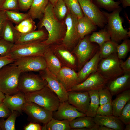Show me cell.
Listing matches in <instances>:
<instances>
[{
	"instance_id": "obj_1",
	"label": "cell",
	"mask_w": 130,
	"mask_h": 130,
	"mask_svg": "<svg viewBox=\"0 0 130 130\" xmlns=\"http://www.w3.org/2000/svg\"><path fill=\"white\" fill-rule=\"evenodd\" d=\"M53 9V6L49 2L44 15L37 25L39 29L44 27L47 31L48 38L43 42L48 45L61 43L66 30L64 21H60L57 19Z\"/></svg>"
},
{
	"instance_id": "obj_2",
	"label": "cell",
	"mask_w": 130,
	"mask_h": 130,
	"mask_svg": "<svg viewBox=\"0 0 130 130\" xmlns=\"http://www.w3.org/2000/svg\"><path fill=\"white\" fill-rule=\"evenodd\" d=\"M22 72L13 63L2 68L0 70V91L10 95L19 92V79Z\"/></svg>"
},
{
	"instance_id": "obj_3",
	"label": "cell",
	"mask_w": 130,
	"mask_h": 130,
	"mask_svg": "<svg viewBox=\"0 0 130 130\" xmlns=\"http://www.w3.org/2000/svg\"><path fill=\"white\" fill-rule=\"evenodd\" d=\"M26 102H32L53 112L57 110L60 103L57 95L47 84L42 89L25 94Z\"/></svg>"
},
{
	"instance_id": "obj_4",
	"label": "cell",
	"mask_w": 130,
	"mask_h": 130,
	"mask_svg": "<svg viewBox=\"0 0 130 130\" xmlns=\"http://www.w3.org/2000/svg\"><path fill=\"white\" fill-rule=\"evenodd\" d=\"M122 9L121 7L110 13L102 10L107 20L105 27L110 35L111 40L118 44L128 39L130 36V32L124 29L122 25L123 19L120 15Z\"/></svg>"
},
{
	"instance_id": "obj_5",
	"label": "cell",
	"mask_w": 130,
	"mask_h": 130,
	"mask_svg": "<svg viewBox=\"0 0 130 130\" xmlns=\"http://www.w3.org/2000/svg\"><path fill=\"white\" fill-rule=\"evenodd\" d=\"M120 59L117 53L100 60L97 72L108 82L123 75L124 72L120 66Z\"/></svg>"
},
{
	"instance_id": "obj_6",
	"label": "cell",
	"mask_w": 130,
	"mask_h": 130,
	"mask_svg": "<svg viewBox=\"0 0 130 130\" xmlns=\"http://www.w3.org/2000/svg\"><path fill=\"white\" fill-rule=\"evenodd\" d=\"M49 46L43 41L14 44L8 55L15 60L25 57L43 56Z\"/></svg>"
},
{
	"instance_id": "obj_7",
	"label": "cell",
	"mask_w": 130,
	"mask_h": 130,
	"mask_svg": "<svg viewBox=\"0 0 130 130\" xmlns=\"http://www.w3.org/2000/svg\"><path fill=\"white\" fill-rule=\"evenodd\" d=\"M89 37L88 35L81 39L72 51L76 58L78 72L94 56L99 49V46L90 41Z\"/></svg>"
},
{
	"instance_id": "obj_8",
	"label": "cell",
	"mask_w": 130,
	"mask_h": 130,
	"mask_svg": "<svg viewBox=\"0 0 130 130\" xmlns=\"http://www.w3.org/2000/svg\"><path fill=\"white\" fill-rule=\"evenodd\" d=\"M64 22L66 30L61 43L72 52L80 39L77 29L78 19L68 10Z\"/></svg>"
},
{
	"instance_id": "obj_9",
	"label": "cell",
	"mask_w": 130,
	"mask_h": 130,
	"mask_svg": "<svg viewBox=\"0 0 130 130\" xmlns=\"http://www.w3.org/2000/svg\"><path fill=\"white\" fill-rule=\"evenodd\" d=\"M47 84L39 75L27 72H22L20 76L18 89L24 94L39 90Z\"/></svg>"
},
{
	"instance_id": "obj_10",
	"label": "cell",
	"mask_w": 130,
	"mask_h": 130,
	"mask_svg": "<svg viewBox=\"0 0 130 130\" xmlns=\"http://www.w3.org/2000/svg\"><path fill=\"white\" fill-rule=\"evenodd\" d=\"M84 15L90 18L97 26L104 28L106 18L100 9L91 0H78Z\"/></svg>"
},
{
	"instance_id": "obj_11",
	"label": "cell",
	"mask_w": 130,
	"mask_h": 130,
	"mask_svg": "<svg viewBox=\"0 0 130 130\" xmlns=\"http://www.w3.org/2000/svg\"><path fill=\"white\" fill-rule=\"evenodd\" d=\"M22 111L31 119L37 123L47 124L53 117V112L32 102H26Z\"/></svg>"
},
{
	"instance_id": "obj_12",
	"label": "cell",
	"mask_w": 130,
	"mask_h": 130,
	"mask_svg": "<svg viewBox=\"0 0 130 130\" xmlns=\"http://www.w3.org/2000/svg\"><path fill=\"white\" fill-rule=\"evenodd\" d=\"M13 63L22 72H39L47 68L46 62L42 56L21 58L15 60Z\"/></svg>"
},
{
	"instance_id": "obj_13",
	"label": "cell",
	"mask_w": 130,
	"mask_h": 130,
	"mask_svg": "<svg viewBox=\"0 0 130 130\" xmlns=\"http://www.w3.org/2000/svg\"><path fill=\"white\" fill-rule=\"evenodd\" d=\"M107 82L97 71L91 74L84 81L75 85L67 91H99L105 87Z\"/></svg>"
},
{
	"instance_id": "obj_14",
	"label": "cell",
	"mask_w": 130,
	"mask_h": 130,
	"mask_svg": "<svg viewBox=\"0 0 130 130\" xmlns=\"http://www.w3.org/2000/svg\"><path fill=\"white\" fill-rule=\"evenodd\" d=\"M39 72L41 77L47 82L48 87L58 96L60 102L67 101L68 92L56 76L52 73L47 68Z\"/></svg>"
},
{
	"instance_id": "obj_15",
	"label": "cell",
	"mask_w": 130,
	"mask_h": 130,
	"mask_svg": "<svg viewBox=\"0 0 130 130\" xmlns=\"http://www.w3.org/2000/svg\"><path fill=\"white\" fill-rule=\"evenodd\" d=\"M50 48L59 60L62 66L77 70L78 63L75 55L61 43L49 45Z\"/></svg>"
},
{
	"instance_id": "obj_16",
	"label": "cell",
	"mask_w": 130,
	"mask_h": 130,
	"mask_svg": "<svg viewBox=\"0 0 130 130\" xmlns=\"http://www.w3.org/2000/svg\"><path fill=\"white\" fill-rule=\"evenodd\" d=\"M86 116L80 112L66 101L60 102L56 111L53 112V117L59 120H67L70 122L79 117Z\"/></svg>"
},
{
	"instance_id": "obj_17",
	"label": "cell",
	"mask_w": 130,
	"mask_h": 130,
	"mask_svg": "<svg viewBox=\"0 0 130 130\" xmlns=\"http://www.w3.org/2000/svg\"><path fill=\"white\" fill-rule=\"evenodd\" d=\"M90 100L87 91H68V102L82 113H86L88 109Z\"/></svg>"
},
{
	"instance_id": "obj_18",
	"label": "cell",
	"mask_w": 130,
	"mask_h": 130,
	"mask_svg": "<svg viewBox=\"0 0 130 130\" xmlns=\"http://www.w3.org/2000/svg\"><path fill=\"white\" fill-rule=\"evenodd\" d=\"M75 71L70 68L63 66L56 76L67 91L81 83L78 73Z\"/></svg>"
},
{
	"instance_id": "obj_19",
	"label": "cell",
	"mask_w": 130,
	"mask_h": 130,
	"mask_svg": "<svg viewBox=\"0 0 130 130\" xmlns=\"http://www.w3.org/2000/svg\"><path fill=\"white\" fill-rule=\"evenodd\" d=\"M106 87L108 88L112 96L130 88V72H125L121 75L114 79L108 81Z\"/></svg>"
},
{
	"instance_id": "obj_20",
	"label": "cell",
	"mask_w": 130,
	"mask_h": 130,
	"mask_svg": "<svg viewBox=\"0 0 130 130\" xmlns=\"http://www.w3.org/2000/svg\"><path fill=\"white\" fill-rule=\"evenodd\" d=\"M48 37L47 31L42 28L25 34L18 32L14 44L42 42Z\"/></svg>"
},
{
	"instance_id": "obj_21",
	"label": "cell",
	"mask_w": 130,
	"mask_h": 130,
	"mask_svg": "<svg viewBox=\"0 0 130 130\" xmlns=\"http://www.w3.org/2000/svg\"><path fill=\"white\" fill-rule=\"evenodd\" d=\"M96 124L98 126H104L114 130H124L125 124L118 117L113 115L102 116L96 114L93 118Z\"/></svg>"
},
{
	"instance_id": "obj_22",
	"label": "cell",
	"mask_w": 130,
	"mask_h": 130,
	"mask_svg": "<svg viewBox=\"0 0 130 130\" xmlns=\"http://www.w3.org/2000/svg\"><path fill=\"white\" fill-rule=\"evenodd\" d=\"M5 95L3 102L8 108L11 112L16 110L21 113L23 106L26 102L25 94L19 91L13 95Z\"/></svg>"
},
{
	"instance_id": "obj_23",
	"label": "cell",
	"mask_w": 130,
	"mask_h": 130,
	"mask_svg": "<svg viewBox=\"0 0 130 130\" xmlns=\"http://www.w3.org/2000/svg\"><path fill=\"white\" fill-rule=\"evenodd\" d=\"M101 58L99 56V49L77 73L81 82L84 81L91 74L97 71L98 65Z\"/></svg>"
},
{
	"instance_id": "obj_24",
	"label": "cell",
	"mask_w": 130,
	"mask_h": 130,
	"mask_svg": "<svg viewBox=\"0 0 130 130\" xmlns=\"http://www.w3.org/2000/svg\"><path fill=\"white\" fill-rule=\"evenodd\" d=\"M70 125L71 130H98L99 126L93 118L87 116L75 118L70 122Z\"/></svg>"
},
{
	"instance_id": "obj_25",
	"label": "cell",
	"mask_w": 130,
	"mask_h": 130,
	"mask_svg": "<svg viewBox=\"0 0 130 130\" xmlns=\"http://www.w3.org/2000/svg\"><path fill=\"white\" fill-rule=\"evenodd\" d=\"M43 56L46 62L47 68L52 73L56 76L62 66L59 60L49 46Z\"/></svg>"
},
{
	"instance_id": "obj_26",
	"label": "cell",
	"mask_w": 130,
	"mask_h": 130,
	"mask_svg": "<svg viewBox=\"0 0 130 130\" xmlns=\"http://www.w3.org/2000/svg\"><path fill=\"white\" fill-rule=\"evenodd\" d=\"M97 26L87 17L84 15L78 19L77 29L81 39L96 30Z\"/></svg>"
},
{
	"instance_id": "obj_27",
	"label": "cell",
	"mask_w": 130,
	"mask_h": 130,
	"mask_svg": "<svg viewBox=\"0 0 130 130\" xmlns=\"http://www.w3.org/2000/svg\"><path fill=\"white\" fill-rule=\"evenodd\" d=\"M112 102L113 115L117 117L119 116L122 109L130 100V89L125 90L118 94Z\"/></svg>"
},
{
	"instance_id": "obj_28",
	"label": "cell",
	"mask_w": 130,
	"mask_h": 130,
	"mask_svg": "<svg viewBox=\"0 0 130 130\" xmlns=\"http://www.w3.org/2000/svg\"><path fill=\"white\" fill-rule=\"evenodd\" d=\"M49 0H33L27 13L33 20H40L43 17Z\"/></svg>"
},
{
	"instance_id": "obj_29",
	"label": "cell",
	"mask_w": 130,
	"mask_h": 130,
	"mask_svg": "<svg viewBox=\"0 0 130 130\" xmlns=\"http://www.w3.org/2000/svg\"><path fill=\"white\" fill-rule=\"evenodd\" d=\"M87 92L90 100L88 109L85 114L87 116L94 118L96 115L97 111L99 105L98 91L91 90Z\"/></svg>"
},
{
	"instance_id": "obj_30",
	"label": "cell",
	"mask_w": 130,
	"mask_h": 130,
	"mask_svg": "<svg viewBox=\"0 0 130 130\" xmlns=\"http://www.w3.org/2000/svg\"><path fill=\"white\" fill-rule=\"evenodd\" d=\"M118 44L111 39L104 42L99 46V54L101 58H106L111 55L117 53Z\"/></svg>"
},
{
	"instance_id": "obj_31",
	"label": "cell",
	"mask_w": 130,
	"mask_h": 130,
	"mask_svg": "<svg viewBox=\"0 0 130 130\" xmlns=\"http://www.w3.org/2000/svg\"><path fill=\"white\" fill-rule=\"evenodd\" d=\"M17 32L18 31L12 23L8 20L4 27L2 39L8 42L14 44Z\"/></svg>"
},
{
	"instance_id": "obj_32",
	"label": "cell",
	"mask_w": 130,
	"mask_h": 130,
	"mask_svg": "<svg viewBox=\"0 0 130 130\" xmlns=\"http://www.w3.org/2000/svg\"><path fill=\"white\" fill-rule=\"evenodd\" d=\"M98 32H93L89 36V40L91 42H95L101 46L104 42L110 40V35L105 27Z\"/></svg>"
},
{
	"instance_id": "obj_33",
	"label": "cell",
	"mask_w": 130,
	"mask_h": 130,
	"mask_svg": "<svg viewBox=\"0 0 130 130\" xmlns=\"http://www.w3.org/2000/svg\"><path fill=\"white\" fill-rule=\"evenodd\" d=\"M15 27L19 32L25 34L35 30L37 26L33 20L29 17L16 25Z\"/></svg>"
},
{
	"instance_id": "obj_34",
	"label": "cell",
	"mask_w": 130,
	"mask_h": 130,
	"mask_svg": "<svg viewBox=\"0 0 130 130\" xmlns=\"http://www.w3.org/2000/svg\"><path fill=\"white\" fill-rule=\"evenodd\" d=\"M46 130H71L70 121L67 120H59L52 117L45 124Z\"/></svg>"
},
{
	"instance_id": "obj_35",
	"label": "cell",
	"mask_w": 130,
	"mask_h": 130,
	"mask_svg": "<svg viewBox=\"0 0 130 130\" xmlns=\"http://www.w3.org/2000/svg\"><path fill=\"white\" fill-rule=\"evenodd\" d=\"M19 113L16 110H14L11 112L6 119L5 120L4 118H1L0 119V128L1 130H15V121Z\"/></svg>"
},
{
	"instance_id": "obj_36",
	"label": "cell",
	"mask_w": 130,
	"mask_h": 130,
	"mask_svg": "<svg viewBox=\"0 0 130 130\" xmlns=\"http://www.w3.org/2000/svg\"><path fill=\"white\" fill-rule=\"evenodd\" d=\"M69 11L78 19L84 15L78 0H64Z\"/></svg>"
},
{
	"instance_id": "obj_37",
	"label": "cell",
	"mask_w": 130,
	"mask_h": 130,
	"mask_svg": "<svg viewBox=\"0 0 130 130\" xmlns=\"http://www.w3.org/2000/svg\"><path fill=\"white\" fill-rule=\"evenodd\" d=\"M92 1L99 8H104L109 12H112L121 7L120 3L115 0H92Z\"/></svg>"
},
{
	"instance_id": "obj_38",
	"label": "cell",
	"mask_w": 130,
	"mask_h": 130,
	"mask_svg": "<svg viewBox=\"0 0 130 130\" xmlns=\"http://www.w3.org/2000/svg\"><path fill=\"white\" fill-rule=\"evenodd\" d=\"M53 9L57 19L60 21H63L68 11L64 0H58Z\"/></svg>"
},
{
	"instance_id": "obj_39",
	"label": "cell",
	"mask_w": 130,
	"mask_h": 130,
	"mask_svg": "<svg viewBox=\"0 0 130 130\" xmlns=\"http://www.w3.org/2000/svg\"><path fill=\"white\" fill-rule=\"evenodd\" d=\"M5 11L8 20L16 25L29 17L27 13H22L13 10Z\"/></svg>"
},
{
	"instance_id": "obj_40",
	"label": "cell",
	"mask_w": 130,
	"mask_h": 130,
	"mask_svg": "<svg viewBox=\"0 0 130 130\" xmlns=\"http://www.w3.org/2000/svg\"><path fill=\"white\" fill-rule=\"evenodd\" d=\"M130 51V40L128 39L123 40L122 43L117 46V53L120 59L125 58Z\"/></svg>"
},
{
	"instance_id": "obj_41",
	"label": "cell",
	"mask_w": 130,
	"mask_h": 130,
	"mask_svg": "<svg viewBox=\"0 0 130 130\" xmlns=\"http://www.w3.org/2000/svg\"><path fill=\"white\" fill-rule=\"evenodd\" d=\"M99 105L112 102V96L106 86L98 91Z\"/></svg>"
},
{
	"instance_id": "obj_42",
	"label": "cell",
	"mask_w": 130,
	"mask_h": 130,
	"mask_svg": "<svg viewBox=\"0 0 130 130\" xmlns=\"http://www.w3.org/2000/svg\"><path fill=\"white\" fill-rule=\"evenodd\" d=\"M118 117L125 125L130 123V100L122 109Z\"/></svg>"
},
{
	"instance_id": "obj_43",
	"label": "cell",
	"mask_w": 130,
	"mask_h": 130,
	"mask_svg": "<svg viewBox=\"0 0 130 130\" xmlns=\"http://www.w3.org/2000/svg\"><path fill=\"white\" fill-rule=\"evenodd\" d=\"M96 114L102 116L113 115L112 102L100 105L97 111Z\"/></svg>"
},
{
	"instance_id": "obj_44",
	"label": "cell",
	"mask_w": 130,
	"mask_h": 130,
	"mask_svg": "<svg viewBox=\"0 0 130 130\" xmlns=\"http://www.w3.org/2000/svg\"><path fill=\"white\" fill-rule=\"evenodd\" d=\"M19 9L18 0H5L0 7V10L4 11H15Z\"/></svg>"
},
{
	"instance_id": "obj_45",
	"label": "cell",
	"mask_w": 130,
	"mask_h": 130,
	"mask_svg": "<svg viewBox=\"0 0 130 130\" xmlns=\"http://www.w3.org/2000/svg\"><path fill=\"white\" fill-rule=\"evenodd\" d=\"M13 44L2 39H0V55H8Z\"/></svg>"
},
{
	"instance_id": "obj_46",
	"label": "cell",
	"mask_w": 130,
	"mask_h": 130,
	"mask_svg": "<svg viewBox=\"0 0 130 130\" xmlns=\"http://www.w3.org/2000/svg\"><path fill=\"white\" fill-rule=\"evenodd\" d=\"M8 20L5 11L0 10V39H2L4 27Z\"/></svg>"
},
{
	"instance_id": "obj_47",
	"label": "cell",
	"mask_w": 130,
	"mask_h": 130,
	"mask_svg": "<svg viewBox=\"0 0 130 130\" xmlns=\"http://www.w3.org/2000/svg\"><path fill=\"white\" fill-rule=\"evenodd\" d=\"M15 61L9 55H0V70L5 65L13 63Z\"/></svg>"
},
{
	"instance_id": "obj_48",
	"label": "cell",
	"mask_w": 130,
	"mask_h": 130,
	"mask_svg": "<svg viewBox=\"0 0 130 130\" xmlns=\"http://www.w3.org/2000/svg\"><path fill=\"white\" fill-rule=\"evenodd\" d=\"M33 0H18L19 9L23 11H27L29 10Z\"/></svg>"
},
{
	"instance_id": "obj_49",
	"label": "cell",
	"mask_w": 130,
	"mask_h": 130,
	"mask_svg": "<svg viewBox=\"0 0 130 130\" xmlns=\"http://www.w3.org/2000/svg\"><path fill=\"white\" fill-rule=\"evenodd\" d=\"M11 112L3 102L0 104V118H7Z\"/></svg>"
},
{
	"instance_id": "obj_50",
	"label": "cell",
	"mask_w": 130,
	"mask_h": 130,
	"mask_svg": "<svg viewBox=\"0 0 130 130\" xmlns=\"http://www.w3.org/2000/svg\"><path fill=\"white\" fill-rule=\"evenodd\" d=\"M120 65L124 73L130 72V56L124 62L120 59Z\"/></svg>"
},
{
	"instance_id": "obj_51",
	"label": "cell",
	"mask_w": 130,
	"mask_h": 130,
	"mask_svg": "<svg viewBox=\"0 0 130 130\" xmlns=\"http://www.w3.org/2000/svg\"><path fill=\"white\" fill-rule=\"evenodd\" d=\"M24 129V130H41L42 126L38 123L30 122L25 126Z\"/></svg>"
},
{
	"instance_id": "obj_52",
	"label": "cell",
	"mask_w": 130,
	"mask_h": 130,
	"mask_svg": "<svg viewBox=\"0 0 130 130\" xmlns=\"http://www.w3.org/2000/svg\"><path fill=\"white\" fill-rule=\"evenodd\" d=\"M117 1L121 4L122 7L125 8L130 6V0H117Z\"/></svg>"
},
{
	"instance_id": "obj_53",
	"label": "cell",
	"mask_w": 130,
	"mask_h": 130,
	"mask_svg": "<svg viewBox=\"0 0 130 130\" xmlns=\"http://www.w3.org/2000/svg\"><path fill=\"white\" fill-rule=\"evenodd\" d=\"M98 130H114L113 129L104 126H99Z\"/></svg>"
},
{
	"instance_id": "obj_54",
	"label": "cell",
	"mask_w": 130,
	"mask_h": 130,
	"mask_svg": "<svg viewBox=\"0 0 130 130\" xmlns=\"http://www.w3.org/2000/svg\"><path fill=\"white\" fill-rule=\"evenodd\" d=\"M5 94L0 91V104L3 102V101L5 97Z\"/></svg>"
},
{
	"instance_id": "obj_55",
	"label": "cell",
	"mask_w": 130,
	"mask_h": 130,
	"mask_svg": "<svg viewBox=\"0 0 130 130\" xmlns=\"http://www.w3.org/2000/svg\"><path fill=\"white\" fill-rule=\"evenodd\" d=\"M58 0H49L50 2L52 5L54 7L56 4Z\"/></svg>"
},
{
	"instance_id": "obj_56",
	"label": "cell",
	"mask_w": 130,
	"mask_h": 130,
	"mask_svg": "<svg viewBox=\"0 0 130 130\" xmlns=\"http://www.w3.org/2000/svg\"><path fill=\"white\" fill-rule=\"evenodd\" d=\"M125 130H130V123L125 124Z\"/></svg>"
},
{
	"instance_id": "obj_57",
	"label": "cell",
	"mask_w": 130,
	"mask_h": 130,
	"mask_svg": "<svg viewBox=\"0 0 130 130\" xmlns=\"http://www.w3.org/2000/svg\"><path fill=\"white\" fill-rule=\"evenodd\" d=\"M5 0H0V7L2 5Z\"/></svg>"
},
{
	"instance_id": "obj_58",
	"label": "cell",
	"mask_w": 130,
	"mask_h": 130,
	"mask_svg": "<svg viewBox=\"0 0 130 130\" xmlns=\"http://www.w3.org/2000/svg\"><path fill=\"white\" fill-rule=\"evenodd\" d=\"M1 130V128H0V130Z\"/></svg>"
},
{
	"instance_id": "obj_59",
	"label": "cell",
	"mask_w": 130,
	"mask_h": 130,
	"mask_svg": "<svg viewBox=\"0 0 130 130\" xmlns=\"http://www.w3.org/2000/svg\"><path fill=\"white\" fill-rule=\"evenodd\" d=\"M91 1H92V0H91Z\"/></svg>"
}]
</instances>
